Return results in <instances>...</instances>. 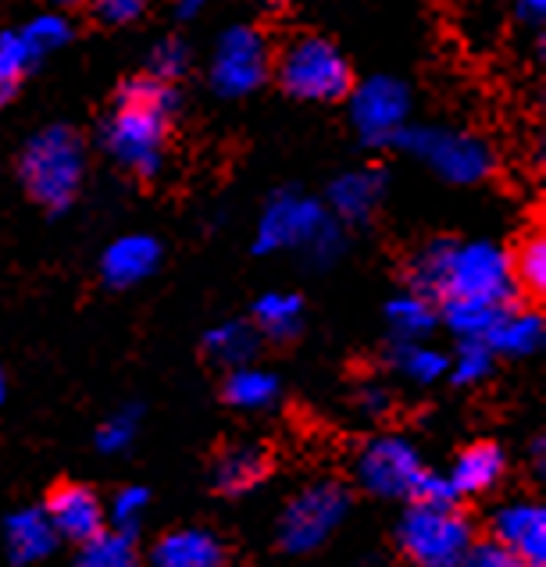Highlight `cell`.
<instances>
[{
	"mask_svg": "<svg viewBox=\"0 0 546 567\" xmlns=\"http://www.w3.org/2000/svg\"><path fill=\"white\" fill-rule=\"evenodd\" d=\"M379 193H382V175L358 172L332 186V204L343 218H364L368 210H372V204L379 200Z\"/></svg>",
	"mask_w": 546,
	"mask_h": 567,
	"instance_id": "cell-26",
	"label": "cell"
},
{
	"mask_svg": "<svg viewBox=\"0 0 546 567\" xmlns=\"http://www.w3.org/2000/svg\"><path fill=\"white\" fill-rule=\"evenodd\" d=\"M326 239H336V236H332V225L321 218L318 204L279 197L265 210L261 236H257V250L289 247V243H326Z\"/></svg>",
	"mask_w": 546,
	"mask_h": 567,
	"instance_id": "cell-10",
	"label": "cell"
},
{
	"mask_svg": "<svg viewBox=\"0 0 546 567\" xmlns=\"http://www.w3.org/2000/svg\"><path fill=\"white\" fill-rule=\"evenodd\" d=\"M490 364H493V350L486 339H464V347L454 361V382H478L490 375Z\"/></svg>",
	"mask_w": 546,
	"mask_h": 567,
	"instance_id": "cell-31",
	"label": "cell"
},
{
	"mask_svg": "<svg viewBox=\"0 0 546 567\" xmlns=\"http://www.w3.org/2000/svg\"><path fill=\"white\" fill-rule=\"evenodd\" d=\"M279 83L289 96L311 104H329L350 93L353 75L347 58L321 37H300L279 54Z\"/></svg>",
	"mask_w": 546,
	"mask_h": 567,
	"instance_id": "cell-4",
	"label": "cell"
},
{
	"mask_svg": "<svg viewBox=\"0 0 546 567\" xmlns=\"http://www.w3.org/2000/svg\"><path fill=\"white\" fill-rule=\"evenodd\" d=\"M133 429H136V414H115L111 421H104L101 432H96V443H101V450H122L128 440H133Z\"/></svg>",
	"mask_w": 546,
	"mask_h": 567,
	"instance_id": "cell-37",
	"label": "cell"
},
{
	"mask_svg": "<svg viewBox=\"0 0 546 567\" xmlns=\"http://www.w3.org/2000/svg\"><path fill=\"white\" fill-rule=\"evenodd\" d=\"M393 361H396V368L404 371V375H411L414 382H432V379H440L443 371L450 368L443 353L429 350V347H418V343H411V339H404V343L396 347Z\"/></svg>",
	"mask_w": 546,
	"mask_h": 567,
	"instance_id": "cell-29",
	"label": "cell"
},
{
	"mask_svg": "<svg viewBox=\"0 0 546 567\" xmlns=\"http://www.w3.org/2000/svg\"><path fill=\"white\" fill-rule=\"evenodd\" d=\"M268 64H271V54H268L265 37L250 25H239V29H229L218 40L215 64H212V83L225 96H244V93H250L265 83Z\"/></svg>",
	"mask_w": 546,
	"mask_h": 567,
	"instance_id": "cell-7",
	"label": "cell"
},
{
	"mask_svg": "<svg viewBox=\"0 0 546 567\" xmlns=\"http://www.w3.org/2000/svg\"><path fill=\"white\" fill-rule=\"evenodd\" d=\"M507 265H511L514 286L533 297H543V289H546V239H543V233L525 236L518 243V250L507 257Z\"/></svg>",
	"mask_w": 546,
	"mask_h": 567,
	"instance_id": "cell-24",
	"label": "cell"
},
{
	"mask_svg": "<svg viewBox=\"0 0 546 567\" xmlns=\"http://www.w3.org/2000/svg\"><path fill=\"white\" fill-rule=\"evenodd\" d=\"M51 4H58V8H79V4H86V0H51Z\"/></svg>",
	"mask_w": 546,
	"mask_h": 567,
	"instance_id": "cell-41",
	"label": "cell"
},
{
	"mask_svg": "<svg viewBox=\"0 0 546 567\" xmlns=\"http://www.w3.org/2000/svg\"><path fill=\"white\" fill-rule=\"evenodd\" d=\"M147 0H93V11L101 14L107 25H125V22H136Z\"/></svg>",
	"mask_w": 546,
	"mask_h": 567,
	"instance_id": "cell-35",
	"label": "cell"
},
{
	"mask_svg": "<svg viewBox=\"0 0 546 567\" xmlns=\"http://www.w3.org/2000/svg\"><path fill=\"white\" fill-rule=\"evenodd\" d=\"M268 467H271V461H268V453L261 446L239 443V446H229L218 457V464H215V482H218L222 493L236 496V493L254 489V485L268 475Z\"/></svg>",
	"mask_w": 546,
	"mask_h": 567,
	"instance_id": "cell-17",
	"label": "cell"
},
{
	"mask_svg": "<svg viewBox=\"0 0 546 567\" xmlns=\"http://www.w3.org/2000/svg\"><path fill=\"white\" fill-rule=\"evenodd\" d=\"M396 539L418 567H461L475 546L472 522L454 504H414L400 522Z\"/></svg>",
	"mask_w": 546,
	"mask_h": 567,
	"instance_id": "cell-5",
	"label": "cell"
},
{
	"mask_svg": "<svg viewBox=\"0 0 546 567\" xmlns=\"http://www.w3.org/2000/svg\"><path fill=\"white\" fill-rule=\"evenodd\" d=\"M75 567H143L136 543L125 532H96L93 539L79 543Z\"/></svg>",
	"mask_w": 546,
	"mask_h": 567,
	"instance_id": "cell-23",
	"label": "cell"
},
{
	"mask_svg": "<svg viewBox=\"0 0 546 567\" xmlns=\"http://www.w3.org/2000/svg\"><path fill=\"white\" fill-rule=\"evenodd\" d=\"M343 514H347V493L336 482H318L286 507L279 522V539L289 554H308V549H315L340 525Z\"/></svg>",
	"mask_w": 546,
	"mask_h": 567,
	"instance_id": "cell-6",
	"label": "cell"
},
{
	"mask_svg": "<svg viewBox=\"0 0 546 567\" xmlns=\"http://www.w3.org/2000/svg\"><path fill=\"white\" fill-rule=\"evenodd\" d=\"M408 111V93L393 79H375L353 96V122L368 140H390Z\"/></svg>",
	"mask_w": 546,
	"mask_h": 567,
	"instance_id": "cell-12",
	"label": "cell"
},
{
	"mask_svg": "<svg viewBox=\"0 0 546 567\" xmlns=\"http://www.w3.org/2000/svg\"><path fill=\"white\" fill-rule=\"evenodd\" d=\"M486 343L501 353H533L543 343V318L522 307H504V315L486 332Z\"/></svg>",
	"mask_w": 546,
	"mask_h": 567,
	"instance_id": "cell-19",
	"label": "cell"
},
{
	"mask_svg": "<svg viewBox=\"0 0 546 567\" xmlns=\"http://www.w3.org/2000/svg\"><path fill=\"white\" fill-rule=\"evenodd\" d=\"M83 168H86L83 140L72 128L51 125L40 136L29 140L19 172L32 200L51 210H64L75 200L79 183H83Z\"/></svg>",
	"mask_w": 546,
	"mask_h": 567,
	"instance_id": "cell-3",
	"label": "cell"
},
{
	"mask_svg": "<svg viewBox=\"0 0 546 567\" xmlns=\"http://www.w3.org/2000/svg\"><path fill=\"white\" fill-rule=\"evenodd\" d=\"M225 549L200 528H179L168 532L165 539L154 546V567H222Z\"/></svg>",
	"mask_w": 546,
	"mask_h": 567,
	"instance_id": "cell-15",
	"label": "cell"
},
{
	"mask_svg": "<svg viewBox=\"0 0 546 567\" xmlns=\"http://www.w3.org/2000/svg\"><path fill=\"white\" fill-rule=\"evenodd\" d=\"M511 303H486V300H443L446 326L464 339H486L493 321L504 315Z\"/></svg>",
	"mask_w": 546,
	"mask_h": 567,
	"instance_id": "cell-25",
	"label": "cell"
},
{
	"mask_svg": "<svg viewBox=\"0 0 546 567\" xmlns=\"http://www.w3.org/2000/svg\"><path fill=\"white\" fill-rule=\"evenodd\" d=\"M0 403H4V379H0Z\"/></svg>",
	"mask_w": 546,
	"mask_h": 567,
	"instance_id": "cell-42",
	"label": "cell"
},
{
	"mask_svg": "<svg viewBox=\"0 0 546 567\" xmlns=\"http://www.w3.org/2000/svg\"><path fill=\"white\" fill-rule=\"evenodd\" d=\"M179 104L172 83L157 75H140L119 90V104L104 125V147L122 168L136 175H157L168 143V122Z\"/></svg>",
	"mask_w": 546,
	"mask_h": 567,
	"instance_id": "cell-2",
	"label": "cell"
},
{
	"mask_svg": "<svg viewBox=\"0 0 546 567\" xmlns=\"http://www.w3.org/2000/svg\"><path fill=\"white\" fill-rule=\"evenodd\" d=\"M186 64H189V51H186V43L179 40H165L154 51L151 58V75L157 79H165V83H172V79H179L186 72Z\"/></svg>",
	"mask_w": 546,
	"mask_h": 567,
	"instance_id": "cell-32",
	"label": "cell"
},
{
	"mask_svg": "<svg viewBox=\"0 0 546 567\" xmlns=\"http://www.w3.org/2000/svg\"><path fill=\"white\" fill-rule=\"evenodd\" d=\"M411 499H414V504H454L457 493L450 489V482H446V478L422 472V478H418Z\"/></svg>",
	"mask_w": 546,
	"mask_h": 567,
	"instance_id": "cell-36",
	"label": "cell"
},
{
	"mask_svg": "<svg viewBox=\"0 0 546 567\" xmlns=\"http://www.w3.org/2000/svg\"><path fill=\"white\" fill-rule=\"evenodd\" d=\"M461 567H543V564H528L501 543H482L468 549V557L461 560Z\"/></svg>",
	"mask_w": 546,
	"mask_h": 567,
	"instance_id": "cell-33",
	"label": "cell"
},
{
	"mask_svg": "<svg viewBox=\"0 0 546 567\" xmlns=\"http://www.w3.org/2000/svg\"><path fill=\"white\" fill-rule=\"evenodd\" d=\"M390 326L404 339H418V336H425L432 326H436V311H432L429 297H422V293L396 297L390 303Z\"/></svg>",
	"mask_w": 546,
	"mask_h": 567,
	"instance_id": "cell-28",
	"label": "cell"
},
{
	"mask_svg": "<svg viewBox=\"0 0 546 567\" xmlns=\"http://www.w3.org/2000/svg\"><path fill=\"white\" fill-rule=\"evenodd\" d=\"M204 350H207V358H215L218 364L239 368L257 353V329L247 326V321H225V326L207 332Z\"/></svg>",
	"mask_w": 546,
	"mask_h": 567,
	"instance_id": "cell-21",
	"label": "cell"
},
{
	"mask_svg": "<svg viewBox=\"0 0 546 567\" xmlns=\"http://www.w3.org/2000/svg\"><path fill=\"white\" fill-rule=\"evenodd\" d=\"M22 47H25V54L29 61H37L43 54H51L58 51L61 43H69L72 40V25L61 19V14H40V19H32L22 32Z\"/></svg>",
	"mask_w": 546,
	"mask_h": 567,
	"instance_id": "cell-27",
	"label": "cell"
},
{
	"mask_svg": "<svg viewBox=\"0 0 546 567\" xmlns=\"http://www.w3.org/2000/svg\"><path fill=\"white\" fill-rule=\"evenodd\" d=\"M411 286L429 300L511 303L514 297L507 254L493 243H429L411 261Z\"/></svg>",
	"mask_w": 546,
	"mask_h": 567,
	"instance_id": "cell-1",
	"label": "cell"
},
{
	"mask_svg": "<svg viewBox=\"0 0 546 567\" xmlns=\"http://www.w3.org/2000/svg\"><path fill=\"white\" fill-rule=\"evenodd\" d=\"M422 472L414 446L404 440H375L358 461V478L375 496H411Z\"/></svg>",
	"mask_w": 546,
	"mask_h": 567,
	"instance_id": "cell-8",
	"label": "cell"
},
{
	"mask_svg": "<svg viewBox=\"0 0 546 567\" xmlns=\"http://www.w3.org/2000/svg\"><path fill=\"white\" fill-rule=\"evenodd\" d=\"M404 147H414L422 157L432 161V168H440L446 179L454 183H475L490 172V151L472 136L454 133H400Z\"/></svg>",
	"mask_w": 546,
	"mask_h": 567,
	"instance_id": "cell-9",
	"label": "cell"
},
{
	"mask_svg": "<svg viewBox=\"0 0 546 567\" xmlns=\"http://www.w3.org/2000/svg\"><path fill=\"white\" fill-rule=\"evenodd\" d=\"M361 403H364V411L379 414V411L390 408V396H385L382 389H364V393H361Z\"/></svg>",
	"mask_w": 546,
	"mask_h": 567,
	"instance_id": "cell-38",
	"label": "cell"
},
{
	"mask_svg": "<svg viewBox=\"0 0 546 567\" xmlns=\"http://www.w3.org/2000/svg\"><path fill=\"white\" fill-rule=\"evenodd\" d=\"M47 522H51L58 539L86 543V539L96 536V532H104L107 517H104L101 496H96L93 489L64 482L51 493V499H47Z\"/></svg>",
	"mask_w": 546,
	"mask_h": 567,
	"instance_id": "cell-11",
	"label": "cell"
},
{
	"mask_svg": "<svg viewBox=\"0 0 546 567\" xmlns=\"http://www.w3.org/2000/svg\"><path fill=\"white\" fill-rule=\"evenodd\" d=\"M493 536L511 554H518L528 564H543L546 557V514L539 504H511L496 511Z\"/></svg>",
	"mask_w": 546,
	"mask_h": 567,
	"instance_id": "cell-13",
	"label": "cell"
},
{
	"mask_svg": "<svg viewBox=\"0 0 546 567\" xmlns=\"http://www.w3.org/2000/svg\"><path fill=\"white\" fill-rule=\"evenodd\" d=\"M29 64L32 61L25 54L19 32H0V104L11 101V93L19 90Z\"/></svg>",
	"mask_w": 546,
	"mask_h": 567,
	"instance_id": "cell-30",
	"label": "cell"
},
{
	"mask_svg": "<svg viewBox=\"0 0 546 567\" xmlns=\"http://www.w3.org/2000/svg\"><path fill=\"white\" fill-rule=\"evenodd\" d=\"M161 243L151 236H122L104 250L101 271L111 286H136L157 268Z\"/></svg>",
	"mask_w": 546,
	"mask_h": 567,
	"instance_id": "cell-14",
	"label": "cell"
},
{
	"mask_svg": "<svg viewBox=\"0 0 546 567\" xmlns=\"http://www.w3.org/2000/svg\"><path fill=\"white\" fill-rule=\"evenodd\" d=\"M257 332L268 339H293L303 321V300L293 293H268L254 307Z\"/></svg>",
	"mask_w": 546,
	"mask_h": 567,
	"instance_id": "cell-20",
	"label": "cell"
},
{
	"mask_svg": "<svg viewBox=\"0 0 546 567\" xmlns=\"http://www.w3.org/2000/svg\"><path fill=\"white\" fill-rule=\"evenodd\" d=\"M143 511H147V489H140V485H133V489H122L115 496V507H111V514H115V522L122 528H133Z\"/></svg>",
	"mask_w": 546,
	"mask_h": 567,
	"instance_id": "cell-34",
	"label": "cell"
},
{
	"mask_svg": "<svg viewBox=\"0 0 546 567\" xmlns=\"http://www.w3.org/2000/svg\"><path fill=\"white\" fill-rule=\"evenodd\" d=\"M279 396V382L276 375L268 371H257V368H233V375L225 379V400L233 408H244V411H261L268 403H276Z\"/></svg>",
	"mask_w": 546,
	"mask_h": 567,
	"instance_id": "cell-22",
	"label": "cell"
},
{
	"mask_svg": "<svg viewBox=\"0 0 546 567\" xmlns=\"http://www.w3.org/2000/svg\"><path fill=\"white\" fill-rule=\"evenodd\" d=\"M518 8L528 22H543V11H546V0H518Z\"/></svg>",
	"mask_w": 546,
	"mask_h": 567,
	"instance_id": "cell-39",
	"label": "cell"
},
{
	"mask_svg": "<svg viewBox=\"0 0 546 567\" xmlns=\"http://www.w3.org/2000/svg\"><path fill=\"white\" fill-rule=\"evenodd\" d=\"M504 475V453L493 443H475L454 461V472H450V489L457 496H478L486 493L490 485H496Z\"/></svg>",
	"mask_w": 546,
	"mask_h": 567,
	"instance_id": "cell-16",
	"label": "cell"
},
{
	"mask_svg": "<svg viewBox=\"0 0 546 567\" xmlns=\"http://www.w3.org/2000/svg\"><path fill=\"white\" fill-rule=\"evenodd\" d=\"M58 536L51 522H47V511H19L8 522V554L14 564H37L54 549Z\"/></svg>",
	"mask_w": 546,
	"mask_h": 567,
	"instance_id": "cell-18",
	"label": "cell"
},
{
	"mask_svg": "<svg viewBox=\"0 0 546 567\" xmlns=\"http://www.w3.org/2000/svg\"><path fill=\"white\" fill-rule=\"evenodd\" d=\"M200 4H204V0H179L175 8H179L183 19H189V14H197V11H200Z\"/></svg>",
	"mask_w": 546,
	"mask_h": 567,
	"instance_id": "cell-40",
	"label": "cell"
}]
</instances>
